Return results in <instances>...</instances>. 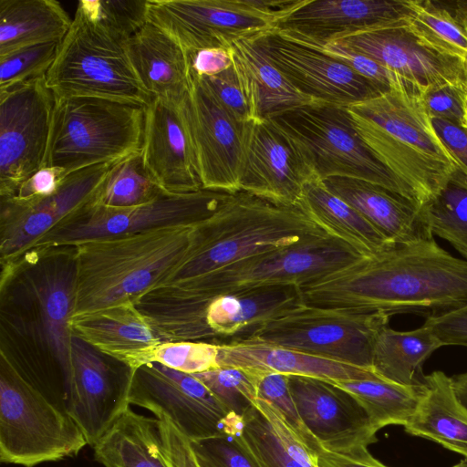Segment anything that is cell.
<instances>
[{
	"instance_id": "cell-56",
	"label": "cell",
	"mask_w": 467,
	"mask_h": 467,
	"mask_svg": "<svg viewBox=\"0 0 467 467\" xmlns=\"http://www.w3.org/2000/svg\"><path fill=\"white\" fill-rule=\"evenodd\" d=\"M321 467H388L374 458L368 446L360 445L344 452L323 450L317 454Z\"/></svg>"
},
{
	"instance_id": "cell-9",
	"label": "cell",
	"mask_w": 467,
	"mask_h": 467,
	"mask_svg": "<svg viewBox=\"0 0 467 467\" xmlns=\"http://www.w3.org/2000/svg\"><path fill=\"white\" fill-rule=\"evenodd\" d=\"M88 445L74 420L0 355V461L34 467L77 456Z\"/></svg>"
},
{
	"instance_id": "cell-49",
	"label": "cell",
	"mask_w": 467,
	"mask_h": 467,
	"mask_svg": "<svg viewBox=\"0 0 467 467\" xmlns=\"http://www.w3.org/2000/svg\"><path fill=\"white\" fill-rule=\"evenodd\" d=\"M316 47L320 48L327 55L344 63L360 76L370 79L388 89H390L392 86L400 80L405 79L371 58L349 50L336 42H331L323 47Z\"/></svg>"
},
{
	"instance_id": "cell-18",
	"label": "cell",
	"mask_w": 467,
	"mask_h": 467,
	"mask_svg": "<svg viewBox=\"0 0 467 467\" xmlns=\"http://www.w3.org/2000/svg\"><path fill=\"white\" fill-rule=\"evenodd\" d=\"M251 40L301 94L316 102L348 107L389 90L320 48L275 29Z\"/></svg>"
},
{
	"instance_id": "cell-51",
	"label": "cell",
	"mask_w": 467,
	"mask_h": 467,
	"mask_svg": "<svg viewBox=\"0 0 467 467\" xmlns=\"http://www.w3.org/2000/svg\"><path fill=\"white\" fill-rule=\"evenodd\" d=\"M423 324L431 329L442 347H467V305L431 315Z\"/></svg>"
},
{
	"instance_id": "cell-45",
	"label": "cell",
	"mask_w": 467,
	"mask_h": 467,
	"mask_svg": "<svg viewBox=\"0 0 467 467\" xmlns=\"http://www.w3.org/2000/svg\"><path fill=\"white\" fill-rule=\"evenodd\" d=\"M254 371L258 398L273 405L309 450L317 455L323 451V448L310 433L300 417L289 389L288 375L276 372Z\"/></svg>"
},
{
	"instance_id": "cell-29",
	"label": "cell",
	"mask_w": 467,
	"mask_h": 467,
	"mask_svg": "<svg viewBox=\"0 0 467 467\" xmlns=\"http://www.w3.org/2000/svg\"><path fill=\"white\" fill-rule=\"evenodd\" d=\"M404 430L460 454L467 463V409L457 398L451 378L435 370L426 375L417 408Z\"/></svg>"
},
{
	"instance_id": "cell-37",
	"label": "cell",
	"mask_w": 467,
	"mask_h": 467,
	"mask_svg": "<svg viewBox=\"0 0 467 467\" xmlns=\"http://www.w3.org/2000/svg\"><path fill=\"white\" fill-rule=\"evenodd\" d=\"M329 382L349 393L359 403L376 433L386 426H405L414 413L423 389V386L400 385L380 377Z\"/></svg>"
},
{
	"instance_id": "cell-32",
	"label": "cell",
	"mask_w": 467,
	"mask_h": 467,
	"mask_svg": "<svg viewBox=\"0 0 467 467\" xmlns=\"http://www.w3.org/2000/svg\"><path fill=\"white\" fill-rule=\"evenodd\" d=\"M92 448L95 461L104 467H169L159 420L130 408Z\"/></svg>"
},
{
	"instance_id": "cell-44",
	"label": "cell",
	"mask_w": 467,
	"mask_h": 467,
	"mask_svg": "<svg viewBox=\"0 0 467 467\" xmlns=\"http://www.w3.org/2000/svg\"><path fill=\"white\" fill-rule=\"evenodd\" d=\"M60 42L37 43L0 56V89L45 76Z\"/></svg>"
},
{
	"instance_id": "cell-55",
	"label": "cell",
	"mask_w": 467,
	"mask_h": 467,
	"mask_svg": "<svg viewBox=\"0 0 467 467\" xmlns=\"http://www.w3.org/2000/svg\"><path fill=\"white\" fill-rule=\"evenodd\" d=\"M191 73L198 78L211 77L233 64L232 48H205L188 54Z\"/></svg>"
},
{
	"instance_id": "cell-34",
	"label": "cell",
	"mask_w": 467,
	"mask_h": 467,
	"mask_svg": "<svg viewBox=\"0 0 467 467\" xmlns=\"http://www.w3.org/2000/svg\"><path fill=\"white\" fill-rule=\"evenodd\" d=\"M441 347V342L424 324L410 331L394 330L388 325L376 339L372 370L386 380L421 387L426 379L422 366Z\"/></svg>"
},
{
	"instance_id": "cell-35",
	"label": "cell",
	"mask_w": 467,
	"mask_h": 467,
	"mask_svg": "<svg viewBox=\"0 0 467 467\" xmlns=\"http://www.w3.org/2000/svg\"><path fill=\"white\" fill-rule=\"evenodd\" d=\"M409 31L424 47L467 62V1L408 0Z\"/></svg>"
},
{
	"instance_id": "cell-1",
	"label": "cell",
	"mask_w": 467,
	"mask_h": 467,
	"mask_svg": "<svg viewBox=\"0 0 467 467\" xmlns=\"http://www.w3.org/2000/svg\"><path fill=\"white\" fill-rule=\"evenodd\" d=\"M76 287L75 245L32 247L1 264L0 355L62 406L71 364L69 320Z\"/></svg>"
},
{
	"instance_id": "cell-19",
	"label": "cell",
	"mask_w": 467,
	"mask_h": 467,
	"mask_svg": "<svg viewBox=\"0 0 467 467\" xmlns=\"http://www.w3.org/2000/svg\"><path fill=\"white\" fill-rule=\"evenodd\" d=\"M148 22L175 39L187 54L230 48L237 39H254L276 23L244 0H148Z\"/></svg>"
},
{
	"instance_id": "cell-57",
	"label": "cell",
	"mask_w": 467,
	"mask_h": 467,
	"mask_svg": "<svg viewBox=\"0 0 467 467\" xmlns=\"http://www.w3.org/2000/svg\"><path fill=\"white\" fill-rule=\"evenodd\" d=\"M451 378L457 398L467 409V372Z\"/></svg>"
},
{
	"instance_id": "cell-59",
	"label": "cell",
	"mask_w": 467,
	"mask_h": 467,
	"mask_svg": "<svg viewBox=\"0 0 467 467\" xmlns=\"http://www.w3.org/2000/svg\"><path fill=\"white\" fill-rule=\"evenodd\" d=\"M466 86H467V81H466Z\"/></svg>"
},
{
	"instance_id": "cell-8",
	"label": "cell",
	"mask_w": 467,
	"mask_h": 467,
	"mask_svg": "<svg viewBox=\"0 0 467 467\" xmlns=\"http://www.w3.org/2000/svg\"><path fill=\"white\" fill-rule=\"evenodd\" d=\"M269 119L294 142L315 179H360L381 185L418 203L411 190L361 139L347 107L315 102Z\"/></svg>"
},
{
	"instance_id": "cell-2",
	"label": "cell",
	"mask_w": 467,
	"mask_h": 467,
	"mask_svg": "<svg viewBox=\"0 0 467 467\" xmlns=\"http://www.w3.org/2000/svg\"><path fill=\"white\" fill-rule=\"evenodd\" d=\"M298 288L312 306L435 315L467 305V260L433 238L395 244Z\"/></svg>"
},
{
	"instance_id": "cell-15",
	"label": "cell",
	"mask_w": 467,
	"mask_h": 467,
	"mask_svg": "<svg viewBox=\"0 0 467 467\" xmlns=\"http://www.w3.org/2000/svg\"><path fill=\"white\" fill-rule=\"evenodd\" d=\"M129 400L170 420L190 441L234 431L243 420L229 413L195 376L158 363L134 369Z\"/></svg>"
},
{
	"instance_id": "cell-25",
	"label": "cell",
	"mask_w": 467,
	"mask_h": 467,
	"mask_svg": "<svg viewBox=\"0 0 467 467\" xmlns=\"http://www.w3.org/2000/svg\"><path fill=\"white\" fill-rule=\"evenodd\" d=\"M141 157L164 192L182 194L203 189L181 103L153 98L145 107Z\"/></svg>"
},
{
	"instance_id": "cell-52",
	"label": "cell",
	"mask_w": 467,
	"mask_h": 467,
	"mask_svg": "<svg viewBox=\"0 0 467 467\" xmlns=\"http://www.w3.org/2000/svg\"><path fill=\"white\" fill-rule=\"evenodd\" d=\"M160 422L162 451L169 467H200L190 441L165 417Z\"/></svg>"
},
{
	"instance_id": "cell-3",
	"label": "cell",
	"mask_w": 467,
	"mask_h": 467,
	"mask_svg": "<svg viewBox=\"0 0 467 467\" xmlns=\"http://www.w3.org/2000/svg\"><path fill=\"white\" fill-rule=\"evenodd\" d=\"M422 93L401 79L387 92L347 107L361 139L411 190L420 206L459 170L432 126Z\"/></svg>"
},
{
	"instance_id": "cell-33",
	"label": "cell",
	"mask_w": 467,
	"mask_h": 467,
	"mask_svg": "<svg viewBox=\"0 0 467 467\" xmlns=\"http://www.w3.org/2000/svg\"><path fill=\"white\" fill-rule=\"evenodd\" d=\"M71 24L56 0H0V56L26 46L62 41Z\"/></svg>"
},
{
	"instance_id": "cell-12",
	"label": "cell",
	"mask_w": 467,
	"mask_h": 467,
	"mask_svg": "<svg viewBox=\"0 0 467 467\" xmlns=\"http://www.w3.org/2000/svg\"><path fill=\"white\" fill-rule=\"evenodd\" d=\"M391 315L303 306L265 323L247 341L372 370L374 346Z\"/></svg>"
},
{
	"instance_id": "cell-58",
	"label": "cell",
	"mask_w": 467,
	"mask_h": 467,
	"mask_svg": "<svg viewBox=\"0 0 467 467\" xmlns=\"http://www.w3.org/2000/svg\"><path fill=\"white\" fill-rule=\"evenodd\" d=\"M463 110H464V114H463L462 127L467 131V86H466V83H465V90H464V95H463Z\"/></svg>"
},
{
	"instance_id": "cell-47",
	"label": "cell",
	"mask_w": 467,
	"mask_h": 467,
	"mask_svg": "<svg viewBox=\"0 0 467 467\" xmlns=\"http://www.w3.org/2000/svg\"><path fill=\"white\" fill-rule=\"evenodd\" d=\"M241 428L207 439L190 441L200 467H261L244 443Z\"/></svg>"
},
{
	"instance_id": "cell-27",
	"label": "cell",
	"mask_w": 467,
	"mask_h": 467,
	"mask_svg": "<svg viewBox=\"0 0 467 467\" xmlns=\"http://www.w3.org/2000/svg\"><path fill=\"white\" fill-rule=\"evenodd\" d=\"M131 67L152 98L181 103L191 84L188 54L169 34L147 22L124 41Z\"/></svg>"
},
{
	"instance_id": "cell-54",
	"label": "cell",
	"mask_w": 467,
	"mask_h": 467,
	"mask_svg": "<svg viewBox=\"0 0 467 467\" xmlns=\"http://www.w3.org/2000/svg\"><path fill=\"white\" fill-rule=\"evenodd\" d=\"M431 123L459 170L467 177V131L462 126L442 119H431Z\"/></svg>"
},
{
	"instance_id": "cell-28",
	"label": "cell",
	"mask_w": 467,
	"mask_h": 467,
	"mask_svg": "<svg viewBox=\"0 0 467 467\" xmlns=\"http://www.w3.org/2000/svg\"><path fill=\"white\" fill-rule=\"evenodd\" d=\"M219 367L313 377L327 381L379 377L373 370L290 348L255 342L219 346Z\"/></svg>"
},
{
	"instance_id": "cell-17",
	"label": "cell",
	"mask_w": 467,
	"mask_h": 467,
	"mask_svg": "<svg viewBox=\"0 0 467 467\" xmlns=\"http://www.w3.org/2000/svg\"><path fill=\"white\" fill-rule=\"evenodd\" d=\"M190 88L181 102L203 189L239 191L248 124L237 120L191 73Z\"/></svg>"
},
{
	"instance_id": "cell-4",
	"label": "cell",
	"mask_w": 467,
	"mask_h": 467,
	"mask_svg": "<svg viewBox=\"0 0 467 467\" xmlns=\"http://www.w3.org/2000/svg\"><path fill=\"white\" fill-rule=\"evenodd\" d=\"M194 225L89 240L76 246L73 316L134 303L162 285L192 245Z\"/></svg>"
},
{
	"instance_id": "cell-20",
	"label": "cell",
	"mask_w": 467,
	"mask_h": 467,
	"mask_svg": "<svg viewBox=\"0 0 467 467\" xmlns=\"http://www.w3.org/2000/svg\"><path fill=\"white\" fill-rule=\"evenodd\" d=\"M104 163L67 174L52 195L19 202L0 198V262L12 261L56 228L101 190L114 166Z\"/></svg>"
},
{
	"instance_id": "cell-14",
	"label": "cell",
	"mask_w": 467,
	"mask_h": 467,
	"mask_svg": "<svg viewBox=\"0 0 467 467\" xmlns=\"http://www.w3.org/2000/svg\"><path fill=\"white\" fill-rule=\"evenodd\" d=\"M54 104L46 75L0 89V198L45 167Z\"/></svg>"
},
{
	"instance_id": "cell-41",
	"label": "cell",
	"mask_w": 467,
	"mask_h": 467,
	"mask_svg": "<svg viewBox=\"0 0 467 467\" xmlns=\"http://www.w3.org/2000/svg\"><path fill=\"white\" fill-rule=\"evenodd\" d=\"M202 381L229 413L244 415L258 398L254 371L234 367H219L192 374Z\"/></svg>"
},
{
	"instance_id": "cell-23",
	"label": "cell",
	"mask_w": 467,
	"mask_h": 467,
	"mask_svg": "<svg viewBox=\"0 0 467 467\" xmlns=\"http://www.w3.org/2000/svg\"><path fill=\"white\" fill-rule=\"evenodd\" d=\"M410 12L408 0H306L275 29L323 47L350 35L406 23Z\"/></svg>"
},
{
	"instance_id": "cell-42",
	"label": "cell",
	"mask_w": 467,
	"mask_h": 467,
	"mask_svg": "<svg viewBox=\"0 0 467 467\" xmlns=\"http://www.w3.org/2000/svg\"><path fill=\"white\" fill-rule=\"evenodd\" d=\"M147 1L80 0L77 7L107 33L126 41L148 22Z\"/></svg>"
},
{
	"instance_id": "cell-50",
	"label": "cell",
	"mask_w": 467,
	"mask_h": 467,
	"mask_svg": "<svg viewBox=\"0 0 467 467\" xmlns=\"http://www.w3.org/2000/svg\"><path fill=\"white\" fill-rule=\"evenodd\" d=\"M465 83L447 85L421 94L423 105L431 119H442L462 126Z\"/></svg>"
},
{
	"instance_id": "cell-24",
	"label": "cell",
	"mask_w": 467,
	"mask_h": 467,
	"mask_svg": "<svg viewBox=\"0 0 467 467\" xmlns=\"http://www.w3.org/2000/svg\"><path fill=\"white\" fill-rule=\"evenodd\" d=\"M301 419L323 450L344 452L377 441L368 416L347 391L325 379L288 375Z\"/></svg>"
},
{
	"instance_id": "cell-16",
	"label": "cell",
	"mask_w": 467,
	"mask_h": 467,
	"mask_svg": "<svg viewBox=\"0 0 467 467\" xmlns=\"http://www.w3.org/2000/svg\"><path fill=\"white\" fill-rule=\"evenodd\" d=\"M134 369L73 335L63 408L93 447L130 408Z\"/></svg>"
},
{
	"instance_id": "cell-6",
	"label": "cell",
	"mask_w": 467,
	"mask_h": 467,
	"mask_svg": "<svg viewBox=\"0 0 467 467\" xmlns=\"http://www.w3.org/2000/svg\"><path fill=\"white\" fill-rule=\"evenodd\" d=\"M326 234L298 204L282 205L240 190L211 217L194 225L188 254L161 285L195 278L241 259Z\"/></svg>"
},
{
	"instance_id": "cell-38",
	"label": "cell",
	"mask_w": 467,
	"mask_h": 467,
	"mask_svg": "<svg viewBox=\"0 0 467 467\" xmlns=\"http://www.w3.org/2000/svg\"><path fill=\"white\" fill-rule=\"evenodd\" d=\"M420 210L432 234L448 241L467 258V186L459 170Z\"/></svg>"
},
{
	"instance_id": "cell-13",
	"label": "cell",
	"mask_w": 467,
	"mask_h": 467,
	"mask_svg": "<svg viewBox=\"0 0 467 467\" xmlns=\"http://www.w3.org/2000/svg\"><path fill=\"white\" fill-rule=\"evenodd\" d=\"M231 194L209 189L182 194L162 193L147 203L125 208L103 206L94 198L30 248L77 245L159 228L196 225L215 213Z\"/></svg>"
},
{
	"instance_id": "cell-46",
	"label": "cell",
	"mask_w": 467,
	"mask_h": 467,
	"mask_svg": "<svg viewBox=\"0 0 467 467\" xmlns=\"http://www.w3.org/2000/svg\"><path fill=\"white\" fill-rule=\"evenodd\" d=\"M240 434L261 467H303L286 452L254 404L243 417Z\"/></svg>"
},
{
	"instance_id": "cell-21",
	"label": "cell",
	"mask_w": 467,
	"mask_h": 467,
	"mask_svg": "<svg viewBox=\"0 0 467 467\" xmlns=\"http://www.w3.org/2000/svg\"><path fill=\"white\" fill-rule=\"evenodd\" d=\"M408 23L375 28L333 41L364 55L419 87L424 93L467 80V62L421 45Z\"/></svg>"
},
{
	"instance_id": "cell-10",
	"label": "cell",
	"mask_w": 467,
	"mask_h": 467,
	"mask_svg": "<svg viewBox=\"0 0 467 467\" xmlns=\"http://www.w3.org/2000/svg\"><path fill=\"white\" fill-rule=\"evenodd\" d=\"M46 81L55 99L99 98L145 107L153 99L138 79L124 41L100 28L78 7Z\"/></svg>"
},
{
	"instance_id": "cell-5",
	"label": "cell",
	"mask_w": 467,
	"mask_h": 467,
	"mask_svg": "<svg viewBox=\"0 0 467 467\" xmlns=\"http://www.w3.org/2000/svg\"><path fill=\"white\" fill-rule=\"evenodd\" d=\"M304 304L295 285L213 296H192L161 285L141 296L135 306L162 342L195 341L220 346L247 341L265 323Z\"/></svg>"
},
{
	"instance_id": "cell-11",
	"label": "cell",
	"mask_w": 467,
	"mask_h": 467,
	"mask_svg": "<svg viewBox=\"0 0 467 467\" xmlns=\"http://www.w3.org/2000/svg\"><path fill=\"white\" fill-rule=\"evenodd\" d=\"M361 258L364 257L347 243L326 234L241 259L195 278L164 285L192 296L278 285L300 287Z\"/></svg>"
},
{
	"instance_id": "cell-39",
	"label": "cell",
	"mask_w": 467,
	"mask_h": 467,
	"mask_svg": "<svg viewBox=\"0 0 467 467\" xmlns=\"http://www.w3.org/2000/svg\"><path fill=\"white\" fill-rule=\"evenodd\" d=\"M164 192L144 167L141 152L119 161L94 201L103 206L125 208L138 206Z\"/></svg>"
},
{
	"instance_id": "cell-40",
	"label": "cell",
	"mask_w": 467,
	"mask_h": 467,
	"mask_svg": "<svg viewBox=\"0 0 467 467\" xmlns=\"http://www.w3.org/2000/svg\"><path fill=\"white\" fill-rule=\"evenodd\" d=\"M219 346L195 341H165L140 350L121 362L132 369L150 363L188 374L201 373L219 368Z\"/></svg>"
},
{
	"instance_id": "cell-53",
	"label": "cell",
	"mask_w": 467,
	"mask_h": 467,
	"mask_svg": "<svg viewBox=\"0 0 467 467\" xmlns=\"http://www.w3.org/2000/svg\"><path fill=\"white\" fill-rule=\"evenodd\" d=\"M65 177L61 170L45 166L23 182L14 196L7 198L29 202L50 196L58 190Z\"/></svg>"
},
{
	"instance_id": "cell-48",
	"label": "cell",
	"mask_w": 467,
	"mask_h": 467,
	"mask_svg": "<svg viewBox=\"0 0 467 467\" xmlns=\"http://www.w3.org/2000/svg\"><path fill=\"white\" fill-rule=\"evenodd\" d=\"M254 406L268 421L273 432L294 460L303 467H320L317 455L309 450L273 405L257 398Z\"/></svg>"
},
{
	"instance_id": "cell-36",
	"label": "cell",
	"mask_w": 467,
	"mask_h": 467,
	"mask_svg": "<svg viewBox=\"0 0 467 467\" xmlns=\"http://www.w3.org/2000/svg\"><path fill=\"white\" fill-rule=\"evenodd\" d=\"M231 48L234 61L252 87L258 119H269L290 109L316 102L301 94L251 39L234 40Z\"/></svg>"
},
{
	"instance_id": "cell-22",
	"label": "cell",
	"mask_w": 467,
	"mask_h": 467,
	"mask_svg": "<svg viewBox=\"0 0 467 467\" xmlns=\"http://www.w3.org/2000/svg\"><path fill=\"white\" fill-rule=\"evenodd\" d=\"M312 179L296 146L270 119L248 124L239 191L292 206Z\"/></svg>"
},
{
	"instance_id": "cell-26",
	"label": "cell",
	"mask_w": 467,
	"mask_h": 467,
	"mask_svg": "<svg viewBox=\"0 0 467 467\" xmlns=\"http://www.w3.org/2000/svg\"><path fill=\"white\" fill-rule=\"evenodd\" d=\"M322 182L389 242L404 244L433 238L420 205L414 201L381 185L356 178L330 177Z\"/></svg>"
},
{
	"instance_id": "cell-30",
	"label": "cell",
	"mask_w": 467,
	"mask_h": 467,
	"mask_svg": "<svg viewBox=\"0 0 467 467\" xmlns=\"http://www.w3.org/2000/svg\"><path fill=\"white\" fill-rule=\"evenodd\" d=\"M69 327L74 336L120 362L162 342L134 303L72 316Z\"/></svg>"
},
{
	"instance_id": "cell-31",
	"label": "cell",
	"mask_w": 467,
	"mask_h": 467,
	"mask_svg": "<svg viewBox=\"0 0 467 467\" xmlns=\"http://www.w3.org/2000/svg\"><path fill=\"white\" fill-rule=\"evenodd\" d=\"M297 204L327 234L347 243L363 257L377 255L395 244L358 211L330 192L322 181L307 182Z\"/></svg>"
},
{
	"instance_id": "cell-7",
	"label": "cell",
	"mask_w": 467,
	"mask_h": 467,
	"mask_svg": "<svg viewBox=\"0 0 467 467\" xmlns=\"http://www.w3.org/2000/svg\"><path fill=\"white\" fill-rule=\"evenodd\" d=\"M145 106L99 98L55 99L45 166L67 176L141 152Z\"/></svg>"
},
{
	"instance_id": "cell-43",
	"label": "cell",
	"mask_w": 467,
	"mask_h": 467,
	"mask_svg": "<svg viewBox=\"0 0 467 467\" xmlns=\"http://www.w3.org/2000/svg\"><path fill=\"white\" fill-rule=\"evenodd\" d=\"M198 78L237 120L245 124L258 120L252 87L234 57L233 64L227 69Z\"/></svg>"
}]
</instances>
